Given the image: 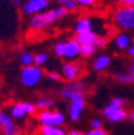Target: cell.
<instances>
[{"instance_id":"cell-1","label":"cell","mask_w":134,"mask_h":135,"mask_svg":"<svg viewBox=\"0 0 134 135\" xmlns=\"http://www.w3.org/2000/svg\"><path fill=\"white\" fill-rule=\"evenodd\" d=\"M68 11L63 6H57V7L50 8L48 11H44L41 13L30 16L28 22V27L31 31H41L44 29L48 28L57 21L62 20L67 16Z\"/></svg>"},{"instance_id":"cell-2","label":"cell","mask_w":134,"mask_h":135,"mask_svg":"<svg viewBox=\"0 0 134 135\" xmlns=\"http://www.w3.org/2000/svg\"><path fill=\"white\" fill-rule=\"evenodd\" d=\"M112 20L115 25L122 30L134 31V5L118 7L115 11Z\"/></svg>"},{"instance_id":"cell-3","label":"cell","mask_w":134,"mask_h":135,"mask_svg":"<svg viewBox=\"0 0 134 135\" xmlns=\"http://www.w3.org/2000/svg\"><path fill=\"white\" fill-rule=\"evenodd\" d=\"M42 70L40 69V66L36 65H29V66H24L21 71L20 79H21V83L24 87L28 88H33L35 87L42 79Z\"/></svg>"},{"instance_id":"cell-4","label":"cell","mask_w":134,"mask_h":135,"mask_svg":"<svg viewBox=\"0 0 134 135\" xmlns=\"http://www.w3.org/2000/svg\"><path fill=\"white\" fill-rule=\"evenodd\" d=\"M41 126H52V127H62L65 122V116L59 111L52 110H42L38 116Z\"/></svg>"},{"instance_id":"cell-5","label":"cell","mask_w":134,"mask_h":135,"mask_svg":"<svg viewBox=\"0 0 134 135\" xmlns=\"http://www.w3.org/2000/svg\"><path fill=\"white\" fill-rule=\"evenodd\" d=\"M36 111V107L34 103H28V101H21L13 104L10 109V116L13 119H22L25 117V115H33Z\"/></svg>"},{"instance_id":"cell-6","label":"cell","mask_w":134,"mask_h":135,"mask_svg":"<svg viewBox=\"0 0 134 135\" xmlns=\"http://www.w3.org/2000/svg\"><path fill=\"white\" fill-rule=\"evenodd\" d=\"M48 1L46 0H27L22 4V11L25 16H34L46 11L48 7Z\"/></svg>"},{"instance_id":"cell-7","label":"cell","mask_w":134,"mask_h":135,"mask_svg":"<svg viewBox=\"0 0 134 135\" xmlns=\"http://www.w3.org/2000/svg\"><path fill=\"white\" fill-rule=\"evenodd\" d=\"M84 83L77 81H70L68 84H65L64 87L61 89V98H63L64 100H71V99L76 98L77 95L84 94Z\"/></svg>"},{"instance_id":"cell-8","label":"cell","mask_w":134,"mask_h":135,"mask_svg":"<svg viewBox=\"0 0 134 135\" xmlns=\"http://www.w3.org/2000/svg\"><path fill=\"white\" fill-rule=\"evenodd\" d=\"M85 106H86V101H85L84 94L77 95L76 98L70 100V105H69V118L70 121L76 122L81 118V115L84 112Z\"/></svg>"},{"instance_id":"cell-9","label":"cell","mask_w":134,"mask_h":135,"mask_svg":"<svg viewBox=\"0 0 134 135\" xmlns=\"http://www.w3.org/2000/svg\"><path fill=\"white\" fill-rule=\"evenodd\" d=\"M101 115L111 123H120V122H123L127 118V112L123 107L114 109V107H110L108 105L103 109Z\"/></svg>"},{"instance_id":"cell-10","label":"cell","mask_w":134,"mask_h":135,"mask_svg":"<svg viewBox=\"0 0 134 135\" xmlns=\"http://www.w3.org/2000/svg\"><path fill=\"white\" fill-rule=\"evenodd\" d=\"M81 74V66L77 63L67 62L62 65V75L68 81H76Z\"/></svg>"},{"instance_id":"cell-11","label":"cell","mask_w":134,"mask_h":135,"mask_svg":"<svg viewBox=\"0 0 134 135\" xmlns=\"http://www.w3.org/2000/svg\"><path fill=\"white\" fill-rule=\"evenodd\" d=\"M80 50H81V45L75 39H70L68 41H64V54H63V58L68 59V60H73L76 57L80 56Z\"/></svg>"},{"instance_id":"cell-12","label":"cell","mask_w":134,"mask_h":135,"mask_svg":"<svg viewBox=\"0 0 134 135\" xmlns=\"http://www.w3.org/2000/svg\"><path fill=\"white\" fill-rule=\"evenodd\" d=\"M0 129H1L4 135H17L18 134V127L13 123V118L5 112H4L3 118L0 121Z\"/></svg>"},{"instance_id":"cell-13","label":"cell","mask_w":134,"mask_h":135,"mask_svg":"<svg viewBox=\"0 0 134 135\" xmlns=\"http://www.w3.org/2000/svg\"><path fill=\"white\" fill-rule=\"evenodd\" d=\"M132 45V37L128 33H120L114 39V46L118 51H127Z\"/></svg>"},{"instance_id":"cell-14","label":"cell","mask_w":134,"mask_h":135,"mask_svg":"<svg viewBox=\"0 0 134 135\" xmlns=\"http://www.w3.org/2000/svg\"><path fill=\"white\" fill-rule=\"evenodd\" d=\"M111 64V58L108 54H100L95 58V60L93 62V70L97 73H101L105 71Z\"/></svg>"},{"instance_id":"cell-15","label":"cell","mask_w":134,"mask_h":135,"mask_svg":"<svg viewBox=\"0 0 134 135\" xmlns=\"http://www.w3.org/2000/svg\"><path fill=\"white\" fill-rule=\"evenodd\" d=\"M92 30H93V24L92 21L89 20L88 17H81L74 25V33L75 34H82Z\"/></svg>"},{"instance_id":"cell-16","label":"cell","mask_w":134,"mask_h":135,"mask_svg":"<svg viewBox=\"0 0 134 135\" xmlns=\"http://www.w3.org/2000/svg\"><path fill=\"white\" fill-rule=\"evenodd\" d=\"M98 35L93 31H87V33H82V34H75L74 39L80 44L81 46L84 45H93L97 40Z\"/></svg>"},{"instance_id":"cell-17","label":"cell","mask_w":134,"mask_h":135,"mask_svg":"<svg viewBox=\"0 0 134 135\" xmlns=\"http://www.w3.org/2000/svg\"><path fill=\"white\" fill-rule=\"evenodd\" d=\"M41 135H68L62 127H52V126H42L40 129Z\"/></svg>"},{"instance_id":"cell-18","label":"cell","mask_w":134,"mask_h":135,"mask_svg":"<svg viewBox=\"0 0 134 135\" xmlns=\"http://www.w3.org/2000/svg\"><path fill=\"white\" fill-rule=\"evenodd\" d=\"M34 105H35L36 109H40V110H51L54 106V103H53V100H51L50 98L42 97V98L36 99L35 103H34Z\"/></svg>"},{"instance_id":"cell-19","label":"cell","mask_w":134,"mask_h":135,"mask_svg":"<svg viewBox=\"0 0 134 135\" xmlns=\"http://www.w3.org/2000/svg\"><path fill=\"white\" fill-rule=\"evenodd\" d=\"M114 79L122 84H131L134 82V79L131 75V73H115Z\"/></svg>"},{"instance_id":"cell-20","label":"cell","mask_w":134,"mask_h":135,"mask_svg":"<svg viewBox=\"0 0 134 135\" xmlns=\"http://www.w3.org/2000/svg\"><path fill=\"white\" fill-rule=\"evenodd\" d=\"M18 60H20V64L22 65V68L24 66H29V65L33 64V54L29 52V51H22L18 56Z\"/></svg>"},{"instance_id":"cell-21","label":"cell","mask_w":134,"mask_h":135,"mask_svg":"<svg viewBox=\"0 0 134 135\" xmlns=\"http://www.w3.org/2000/svg\"><path fill=\"white\" fill-rule=\"evenodd\" d=\"M48 60V56L45 52H39V53L34 54L33 56V64L36 66H42L47 63Z\"/></svg>"},{"instance_id":"cell-22","label":"cell","mask_w":134,"mask_h":135,"mask_svg":"<svg viewBox=\"0 0 134 135\" xmlns=\"http://www.w3.org/2000/svg\"><path fill=\"white\" fill-rule=\"evenodd\" d=\"M95 50L97 48L93 45H84L81 46V50H80V56L85 57V58H89L95 53Z\"/></svg>"},{"instance_id":"cell-23","label":"cell","mask_w":134,"mask_h":135,"mask_svg":"<svg viewBox=\"0 0 134 135\" xmlns=\"http://www.w3.org/2000/svg\"><path fill=\"white\" fill-rule=\"evenodd\" d=\"M126 105V100L121 97H115L108 103V106L114 107V109H118V107H123Z\"/></svg>"},{"instance_id":"cell-24","label":"cell","mask_w":134,"mask_h":135,"mask_svg":"<svg viewBox=\"0 0 134 135\" xmlns=\"http://www.w3.org/2000/svg\"><path fill=\"white\" fill-rule=\"evenodd\" d=\"M53 53L58 58H63V54H64V41H58L56 45L53 46Z\"/></svg>"},{"instance_id":"cell-25","label":"cell","mask_w":134,"mask_h":135,"mask_svg":"<svg viewBox=\"0 0 134 135\" xmlns=\"http://www.w3.org/2000/svg\"><path fill=\"white\" fill-rule=\"evenodd\" d=\"M75 1L81 7H92L97 3V0H75Z\"/></svg>"},{"instance_id":"cell-26","label":"cell","mask_w":134,"mask_h":135,"mask_svg":"<svg viewBox=\"0 0 134 135\" xmlns=\"http://www.w3.org/2000/svg\"><path fill=\"white\" fill-rule=\"evenodd\" d=\"M106 45V39L105 37H101V36H98L97 40H95V42L93 44V46H94L95 48H103L104 46Z\"/></svg>"},{"instance_id":"cell-27","label":"cell","mask_w":134,"mask_h":135,"mask_svg":"<svg viewBox=\"0 0 134 135\" xmlns=\"http://www.w3.org/2000/svg\"><path fill=\"white\" fill-rule=\"evenodd\" d=\"M85 135H106V132L103 128H98V129H92L89 132L85 133Z\"/></svg>"},{"instance_id":"cell-28","label":"cell","mask_w":134,"mask_h":135,"mask_svg":"<svg viewBox=\"0 0 134 135\" xmlns=\"http://www.w3.org/2000/svg\"><path fill=\"white\" fill-rule=\"evenodd\" d=\"M89 126H91V128H92V129H98V128H101V121L99 119V118H93L92 121H91V123H89Z\"/></svg>"},{"instance_id":"cell-29","label":"cell","mask_w":134,"mask_h":135,"mask_svg":"<svg viewBox=\"0 0 134 135\" xmlns=\"http://www.w3.org/2000/svg\"><path fill=\"white\" fill-rule=\"evenodd\" d=\"M47 79L51 80V81H58L61 79V75H59L57 71H50L47 74Z\"/></svg>"},{"instance_id":"cell-30","label":"cell","mask_w":134,"mask_h":135,"mask_svg":"<svg viewBox=\"0 0 134 135\" xmlns=\"http://www.w3.org/2000/svg\"><path fill=\"white\" fill-rule=\"evenodd\" d=\"M118 4H121L122 6H133L134 0H116Z\"/></svg>"},{"instance_id":"cell-31","label":"cell","mask_w":134,"mask_h":135,"mask_svg":"<svg viewBox=\"0 0 134 135\" xmlns=\"http://www.w3.org/2000/svg\"><path fill=\"white\" fill-rule=\"evenodd\" d=\"M127 53H128L131 57H133V58H134V42L131 45V47L127 50Z\"/></svg>"},{"instance_id":"cell-32","label":"cell","mask_w":134,"mask_h":135,"mask_svg":"<svg viewBox=\"0 0 134 135\" xmlns=\"http://www.w3.org/2000/svg\"><path fill=\"white\" fill-rule=\"evenodd\" d=\"M56 1H57V4H58L59 6H63V7H64V6L67 5L69 1H71V0H56Z\"/></svg>"},{"instance_id":"cell-33","label":"cell","mask_w":134,"mask_h":135,"mask_svg":"<svg viewBox=\"0 0 134 135\" xmlns=\"http://www.w3.org/2000/svg\"><path fill=\"white\" fill-rule=\"evenodd\" d=\"M68 135H85L84 133H81L80 130H75V129H73V130H70L69 133H68Z\"/></svg>"},{"instance_id":"cell-34","label":"cell","mask_w":134,"mask_h":135,"mask_svg":"<svg viewBox=\"0 0 134 135\" xmlns=\"http://www.w3.org/2000/svg\"><path fill=\"white\" fill-rule=\"evenodd\" d=\"M11 1L15 6H21L22 5V0H11Z\"/></svg>"},{"instance_id":"cell-35","label":"cell","mask_w":134,"mask_h":135,"mask_svg":"<svg viewBox=\"0 0 134 135\" xmlns=\"http://www.w3.org/2000/svg\"><path fill=\"white\" fill-rule=\"evenodd\" d=\"M131 75L133 76V79H134V60L132 62V64H131Z\"/></svg>"},{"instance_id":"cell-36","label":"cell","mask_w":134,"mask_h":135,"mask_svg":"<svg viewBox=\"0 0 134 135\" xmlns=\"http://www.w3.org/2000/svg\"><path fill=\"white\" fill-rule=\"evenodd\" d=\"M129 118H131V119H132V122H134V110H133V111H132V112H131V115H129Z\"/></svg>"},{"instance_id":"cell-37","label":"cell","mask_w":134,"mask_h":135,"mask_svg":"<svg viewBox=\"0 0 134 135\" xmlns=\"http://www.w3.org/2000/svg\"><path fill=\"white\" fill-rule=\"evenodd\" d=\"M3 115H4V111L0 110V121H1V118H3Z\"/></svg>"},{"instance_id":"cell-38","label":"cell","mask_w":134,"mask_h":135,"mask_svg":"<svg viewBox=\"0 0 134 135\" xmlns=\"http://www.w3.org/2000/svg\"><path fill=\"white\" fill-rule=\"evenodd\" d=\"M46 1H48V3H51V1H53V0H46Z\"/></svg>"},{"instance_id":"cell-39","label":"cell","mask_w":134,"mask_h":135,"mask_svg":"<svg viewBox=\"0 0 134 135\" xmlns=\"http://www.w3.org/2000/svg\"><path fill=\"white\" fill-rule=\"evenodd\" d=\"M25 1H27V0H25Z\"/></svg>"}]
</instances>
